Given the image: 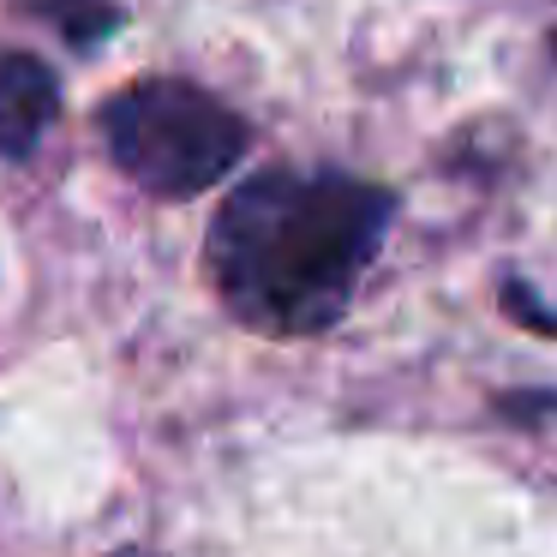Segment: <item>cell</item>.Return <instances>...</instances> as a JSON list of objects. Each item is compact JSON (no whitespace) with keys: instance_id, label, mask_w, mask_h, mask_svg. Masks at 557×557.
<instances>
[{"instance_id":"6da1fadb","label":"cell","mask_w":557,"mask_h":557,"mask_svg":"<svg viewBox=\"0 0 557 557\" xmlns=\"http://www.w3.org/2000/svg\"><path fill=\"white\" fill-rule=\"evenodd\" d=\"M396 222V193L336 169H270L222 205L210 276L240 324L318 336L342 324Z\"/></svg>"},{"instance_id":"7a4b0ae2","label":"cell","mask_w":557,"mask_h":557,"mask_svg":"<svg viewBox=\"0 0 557 557\" xmlns=\"http://www.w3.org/2000/svg\"><path fill=\"white\" fill-rule=\"evenodd\" d=\"M109 157L157 198H198L246 157V121L186 78H145L102 109Z\"/></svg>"},{"instance_id":"3957f363","label":"cell","mask_w":557,"mask_h":557,"mask_svg":"<svg viewBox=\"0 0 557 557\" xmlns=\"http://www.w3.org/2000/svg\"><path fill=\"white\" fill-rule=\"evenodd\" d=\"M61 114V78L37 54H0V157L18 162Z\"/></svg>"},{"instance_id":"8992f818","label":"cell","mask_w":557,"mask_h":557,"mask_svg":"<svg viewBox=\"0 0 557 557\" xmlns=\"http://www.w3.org/2000/svg\"><path fill=\"white\" fill-rule=\"evenodd\" d=\"M497 408H504V413H533V408H557V389H552V396H528V389H521V396H497Z\"/></svg>"},{"instance_id":"ba28073f","label":"cell","mask_w":557,"mask_h":557,"mask_svg":"<svg viewBox=\"0 0 557 557\" xmlns=\"http://www.w3.org/2000/svg\"><path fill=\"white\" fill-rule=\"evenodd\" d=\"M552 49H557V37H552Z\"/></svg>"},{"instance_id":"52a82bcc","label":"cell","mask_w":557,"mask_h":557,"mask_svg":"<svg viewBox=\"0 0 557 557\" xmlns=\"http://www.w3.org/2000/svg\"><path fill=\"white\" fill-rule=\"evenodd\" d=\"M114 557H157V552H138V545H133V552H114Z\"/></svg>"},{"instance_id":"277c9868","label":"cell","mask_w":557,"mask_h":557,"mask_svg":"<svg viewBox=\"0 0 557 557\" xmlns=\"http://www.w3.org/2000/svg\"><path fill=\"white\" fill-rule=\"evenodd\" d=\"M54 25H61L73 42H97V37H109V30L121 25V13H114L109 0H54Z\"/></svg>"},{"instance_id":"5b68a950","label":"cell","mask_w":557,"mask_h":557,"mask_svg":"<svg viewBox=\"0 0 557 557\" xmlns=\"http://www.w3.org/2000/svg\"><path fill=\"white\" fill-rule=\"evenodd\" d=\"M504 312L516 318V324L540 330V336H557V312H552V306H545V300H540V294H533L521 276H509V282H504Z\"/></svg>"}]
</instances>
